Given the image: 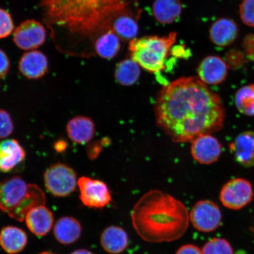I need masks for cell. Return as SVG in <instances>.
Segmentation results:
<instances>
[{"instance_id":"cell-1","label":"cell","mask_w":254,"mask_h":254,"mask_svg":"<svg viewBox=\"0 0 254 254\" xmlns=\"http://www.w3.org/2000/svg\"><path fill=\"white\" fill-rule=\"evenodd\" d=\"M157 125L175 142H192L223 128L221 98L198 77H182L165 85L155 103Z\"/></svg>"},{"instance_id":"cell-2","label":"cell","mask_w":254,"mask_h":254,"mask_svg":"<svg viewBox=\"0 0 254 254\" xmlns=\"http://www.w3.org/2000/svg\"><path fill=\"white\" fill-rule=\"evenodd\" d=\"M131 218L136 233L146 242L170 243L188 230V209L180 200L158 190L145 193L133 207Z\"/></svg>"},{"instance_id":"cell-3","label":"cell","mask_w":254,"mask_h":254,"mask_svg":"<svg viewBox=\"0 0 254 254\" xmlns=\"http://www.w3.org/2000/svg\"><path fill=\"white\" fill-rule=\"evenodd\" d=\"M129 3V0H41L48 23L84 36L110 29L114 19L128 12Z\"/></svg>"},{"instance_id":"cell-4","label":"cell","mask_w":254,"mask_h":254,"mask_svg":"<svg viewBox=\"0 0 254 254\" xmlns=\"http://www.w3.org/2000/svg\"><path fill=\"white\" fill-rule=\"evenodd\" d=\"M46 202L43 190L20 176L0 182V211L16 221L23 222L31 209Z\"/></svg>"},{"instance_id":"cell-5","label":"cell","mask_w":254,"mask_h":254,"mask_svg":"<svg viewBox=\"0 0 254 254\" xmlns=\"http://www.w3.org/2000/svg\"><path fill=\"white\" fill-rule=\"evenodd\" d=\"M176 40L175 32L164 37L147 36L133 39L128 48L131 59L148 72H160L166 68L167 59Z\"/></svg>"},{"instance_id":"cell-6","label":"cell","mask_w":254,"mask_h":254,"mask_svg":"<svg viewBox=\"0 0 254 254\" xmlns=\"http://www.w3.org/2000/svg\"><path fill=\"white\" fill-rule=\"evenodd\" d=\"M44 185L51 194L65 197L78 187L77 174L72 168L63 163L50 166L44 174Z\"/></svg>"},{"instance_id":"cell-7","label":"cell","mask_w":254,"mask_h":254,"mask_svg":"<svg viewBox=\"0 0 254 254\" xmlns=\"http://www.w3.org/2000/svg\"><path fill=\"white\" fill-rule=\"evenodd\" d=\"M254 190L252 184L245 179H232L222 187L220 199L225 207L239 210L253 201Z\"/></svg>"},{"instance_id":"cell-8","label":"cell","mask_w":254,"mask_h":254,"mask_svg":"<svg viewBox=\"0 0 254 254\" xmlns=\"http://www.w3.org/2000/svg\"><path fill=\"white\" fill-rule=\"evenodd\" d=\"M79 199L85 206L103 209L112 201L110 190L102 181L82 177L78 180Z\"/></svg>"},{"instance_id":"cell-9","label":"cell","mask_w":254,"mask_h":254,"mask_svg":"<svg viewBox=\"0 0 254 254\" xmlns=\"http://www.w3.org/2000/svg\"><path fill=\"white\" fill-rule=\"evenodd\" d=\"M190 221L196 230L210 233L217 230L222 222L219 206L209 200H201L192 206L189 214Z\"/></svg>"},{"instance_id":"cell-10","label":"cell","mask_w":254,"mask_h":254,"mask_svg":"<svg viewBox=\"0 0 254 254\" xmlns=\"http://www.w3.org/2000/svg\"><path fill=\"white\" fill-rule=\"evenodd\" d=\"M47 39V30L44 25L35 20H27L15 28L13 41L19 49L34 50L43 46Z\"/></svg>"},{"instance_id":"cell-11","label":"cell","mask_w":254,"mask_h":254,"mask_svg":"<svg viewBox=\"0 0 254 254\" xmlns=\"http://www.w3.org/2000/svg\"><path fill=\"white\" fill-rule=\"evenodd\" d=\"M191 143L190 152L192 156L198 163L212 164L220 158L222 146L220 141L212 134L199 136Z\"/></svg>"},{"instance_id":"cell-12","label":"cell","mask_w":254,"mask_h":254,"mask_svg":"<svg viewBox=\"0 0 254 254\" xmlns=\"http://www.w3.org/2000/svg\"><path fill=\"white\" fill-rule=\"evenodd\" d=\"M198 78L206 85H217L222 83L228 74V65L220 57L209 56L200 63Z\"/></svg>"},{"instance_id":"cell-13","label":"cell","mask_w":254,"mask_h":254,"mask_svg":"<svg viewBox=\"0 0 254 254\" xmlns=\"http://www.w3.org/2000/svg\"><path fill=\"white\" fill-rule=\"evenodd\" d=\"M49 60L40 51H28L21 57L19 71L28 79H37L44 77L49 70Z\"/></svg>"},{"instance_id":"cell-14","label":"cell","mask_w":254,"mask_h":254,"mask_svg":"<svg viewBox=\"0 0 254 254\" xmlns=\"http://www.w3.org/2000/svg\"><path fill=\"white\" fill-rule=\"evenodd\" d=\"M230 151L238 164L245 168L254 166V132H241L229 144Z\"/></svg>"},{"instance_id":"cell-15","label":"cell","mask_w":254,"mask_h":254,"mask_svg":"<svg viewBox=\"0 0 254 254\" xmlns=\"http://www.w3.org/2000/svg\"><path fill=\"white\" fill-rule=\"evenodd\" d=\"M26 153L23 147L15 139L0 142V173L14 171L24 163Z\"/></svg>"},{"instance_id":"cell-16","label":"cell","mask_w":254,"mask_h":254,"mask_svg":"<svg viewBox=\"0 0 254 254\" xmlns=\"http://www.w3.org/2000/svg\"><path fill=\"white\" fill-rule=\"evenodd\" d=\"M25 224L35 236L42 237L50 233L54 226L55 218L52 211L45 205L36 206L25 216Z\"/></svg>"},{"instance_id":"cell-17","label":"cell","mask_w":254,"mask_h":254,"mask_svg":"<svg viewBox=\"0 0 254 254\" xmlns=\"http://www.w3.org/2000/svg\"><path fill=\"white\" fill-rule=\"evenodd\" d=\"M238 33L239 29L236 22L228 18H219L209 29V39L215 46L227 47L237 40Z\"/></svg>"},{"instance_id":"cell-18","label":"cell","mask_w":254,"mask_h":254,"mask_svg":"<svg viewBox=\"0 0 254 254\" xmlns=\"http://www.w3.org/2000/svg\"><path fill=\"white\" fill-rule=\"evenodd\" d=\"M66 134L70 140L77 144H86L93 139L95 127L89 117L77 116L69 121L66 127Z\"/></svg>"},{"instance_id":"cell-19","label":"cell","mask_w":254,"mask_h":254,"mask_svg":"<svg viewBox=\"0 0 254 254\" xmlns=\"http://www.w3.org/2000/svg\"><path fill=\"white\" fill-rule=\"evenodd\" d=\"M128 234L123 228L111 225L105 229L100 237V243L105 252L120 254L128 246Z\"/></svg>"},{"instance_id":"cell-20","label":"cell","mask_w":254,"mask_h":254,"mask_svg":"<svg viewBox=\"0 0 254 254\" xmlns=\"http://www.w3.org/2000/svg\"><path fill=\"white\" fill-rule=\"evenodd\" d=\"M54 236L57 241L63 245H70L80 238L81 225L72 217H63L59 219L54 225Z\"/></svg>"},{"instance_id":"cell-21","label":"cell","mask_w":254,"mask_h":254,"mask_svg":"<svg viewBox=\"0 0 254 254\" xmlns=\"http://www.w3.org/2000/svg\"><path fill=\"white\" fill-rule=\"evenodd\" d=\"M27 243V235L20 228L9 225L0 231V247L6 253H20L24 250Z\"/></svg>"},{"instance_id":"cell-22","label":"cell","mask_w":254,"mask_h":254,"mask_svg":"<svg viewBox=\"0 0 254 254\" xmlns=\"http://www.w3.org/2000/svg\"><path fill=\"white\" fill-rule=\"evenodd\" d=\"M152 11L158 23L171 24L182 14V5L180 0H155Z\"/></svg>"},{"instance_id":"cell-23","label":"cell","mask_w":254,"mask_h":254,"mask_svg":"<svg viewBox=\"0 0 254 254\" xmlns=\"http://www.w3.org/2000/svg\"><path fill=\"white\" fill-rule=\"evenodd\" d=\"M95 52L101 58L110 60L119 52L120 41L118 35L110 28L103 32L95 42Z\"/></svg>"},{"instance_id":"cell-24","label":"cell","mask_w":254,"mask_h":254,"mask_svg":"<svg viewBox=\"0 0 254 254\" xmlns=\"http://www.w3.org/2000/svg\"><path fill=\"white\" fill-rule=\"evenodd\" d=\"M140 74L139 65L132 59H126L119 63L114 73L117 82L125 86L134 84Z\"/></svg>"},{"instance_id":"cell-25","label":"cell","mask_w":254,"mask_h":254,"mask_svg":"<svg viewBox=\"0 0 254 254\" xmlns=\"http://www.w3.org/2000/svg\"><path fill=\"white\" fill-rule=\"evenodd\" d=\"M111 28L119 37L131 40L135 39L138 31L137 23L128 12L121 14L114 19Z\"/></svg>"},{"instance_id":"cell-26","label":"cell","mask_w":254,"mask_h":254,"mask_svg":"<svg viewBox=\"0 0 254 254\" xmlns=\"http://www.w3.org/2000/svg\"><path fill=\"white\" fill-rule=\"evenodd\" d=\"M235 105L244 115L254 116V84L244 85L238 89L235 94Z\"/></svg>"},{"instance_id":"cell-27","label":"cell","mask_w":254,"mask_h":254,"mask_svg":"<svg viewBox=\"0 0 254 254\" xmlns=\"http://www.w3.org/2000/svg\"><path fill=\"white\" fill-rule=\"evenodd\" d=\"M203 254H234L230 244L223 238H215L208 241L202 250Z\"/></svg>"},{"instance_id":"cell-28","label":"cell","mask_w":254,"mask_h":254,"mask_svg":"<svg viewBox=\"0 0 254 254\" xmlns=\"http://www.w3.org/2000/svg\"><path fill=\"white\" fill-rule=\"evenodd\" d=\"M14 28L11 15L5 9L0 8V39H5L10 36Z\"/></svg>"},{"instance_id":"cell-29","label":"cell","mask_w":254,"mask_h":254,"mask_svg":"<svg viewBox=\"0 0 254 254\" xmlns=\"http://www.w3.org/2000/svg\"><path fill=\"white\" fill-rule=\"evenodd\" d=\"M239 12L243 23L254 27V0H243L240 5Z\"/></svg>"},{"instance_id":"cell-30","label":"cell","mask_w":254,"mask_h":254,"mask_svg":"<svg viewBox=\"0 0 254 254\" xmlns=\"http://www.w3.org/2000/svg\"><path fill=\"white\" fill-rule=\"evenodd\" d=\"M14 130L13 122L10 115L4 110H0V139L10 135Z\"/></svg>"},{"instance_id":"cell-31","label":"cell","mask_w":254,"mask_h":254,"mask_svg":"<svg viewBox=\"0 0 254 254\" xmlns=\"http://www.w3.org/2000/svg\"><path fill=\"white\" fill-rule=\"evenodd\" d=\"M11 63L4 50L0 49V80L5 78L10 69Z\"/></svg>"},{"instance_id":"cell-32","label":"cell","mask_w":254,"mask_h":254,"mask_svg":"<svg viewBox=\"0 0 254 254\" xmlns=\"http://www.w3.org/2000/svg\"><path fill=\"white\" fill-rule=\"evenodd\" d=\"M243 45L247 58L254 62V34L244 37Z\"/></svg>"},{"instance_id":"cell-33","label":"cell","mask_w":254,"mask_h":254,"mask_svg":"<svg viewBox=\"0 0 254 254\" xmlns=\"http://www.w3.org/2000/svg\"><path fill=\"white\" fill-rule=\"evenodd\" d=\"M176 254H203L202 250L199 248L192 244H187V245L181 247L177 250Z\"/></svg>"},{"instance_id":"cell-34","label":"cell","mask_w":254,"mask_h":254,"mask_svg":"<svg viewBox=\"0 0 254 254\" xmlns=\"http://www.w3.org/2000/svg\"><path fill=\"white\" fill-rule=\"evenodd\" d=\"M100 150V146L97 143H93V144L88 145L87 151L89 158L94 159L96 157L97 155L99 153Z\"/></svg>"},{"instance_id":"cell-35","label":"cell","mask_w":254,"mask_h":254,"mask_svg":"<svg viewBox=\"0 0 254 254\" xmlns=\"http://www.w3.org/2000/svg\"><path fill=\"white\" fill-rule=\"evenodd\" d=\"M67 142L63 139L56 141L55 144H54V148H55V151L57 152H60V153L64 152L66 148H67Z\"/></svg>"},{"instance_id":"cell-36","label":"cell","mask_w":254,"mask_h":254,"mask_svg":"<svg viewBox=\"0 0 254 254\" xmlns=\"http://www.w3.org/2000/svg\"><path fill=\"white\" fill-rule=\"evenodd\" d=\"M70 254H94V253L90 252V251H88L85 249H79L77 250L74 251Z\"/></svg>"},{"instance_id":"cell-37","label":"cell","mask_w":254,"mask_h":254,"mask_svg":"<svg viewBox=\"0 0 254 254\" xmlns=\"http://www.w3.org/2000/svg\"><path fill=\"white\" fill-rule=\"evenodd\" d=\"M39 254H55V253H53L52 252H44L41 253Z\"/></svg>"},{"instance_id":"cell-38","label":"cell","mask_w":254,"mask_h":254,"mask_svg":"<svg viewBox=\"0 0 254 254\" xmlns=\"http://www.w3.org/2000/svg\"><path fill=\"white\" fill-rule=\"evenodd\" d=\"M253 232H254V230H253Z\"/></svg>"}]
</instances>
